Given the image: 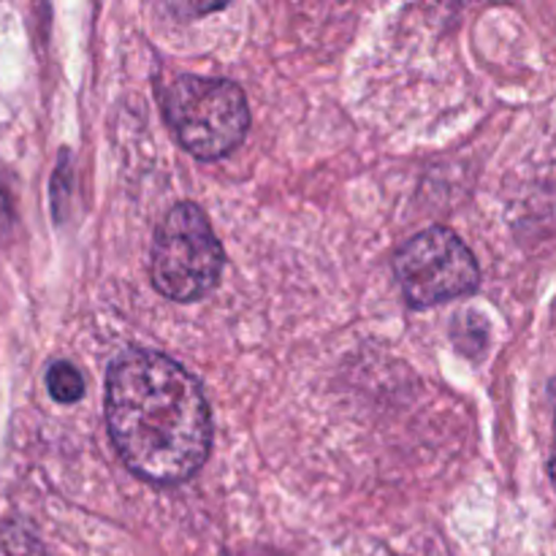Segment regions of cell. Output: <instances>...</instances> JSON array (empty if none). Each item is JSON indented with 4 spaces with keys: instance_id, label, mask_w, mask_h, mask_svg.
I'll use <instances>...</instances> for the list:
<instances>
[{
    "instance_id": "cell-6",
    "label": "cell",
    "mask_w": 556,
    "mask_h": 556,
    "mask_svg": "<svg viewBox=\"0 0 556 556\" xmlns=\"http://www.w3.org/2000/svg\"><path fill=\"white\" fill-rule=\"evenodd\" d=\"M0 556H52L30 530L20 525L0 527Z\"/></svg>"
},
{
    "instance_id": "cell-8",
    "label": "cell",
    "mask_w": 556,
    "mask_h": 556,
    "mask_svg": "<svg viewBox=\"0 0 556 556\" xmlns=\"http://www.w3.org/2000/svg\"><path fill=\"white\" fill-rule=\"evenodd\" d=\"M237 556H286V554H280V552H271V548H250V552H244V554H237Z\"/></svg>"
},
{
    "instance_id": "cell-4",
    "label": "cell",
    "mask_w": 556,
    "mask_h": 556,
    "mask_svg": "<svg viewBox=\"0 0 556 556\" xmlns=\"http://www.w3.org/2000/svg\"><path fill=\"white\" fill-rule=\"evenodd\" d=\"M396 277L413 307H434L472 293L481 282L476 255L448 228H427L396 253Z\"/></svg>"
},
{
    "instance_id": "cell-5",
    "label": "cell",
    "mask_w": 556,
    "mask_h": 556,
    "mask_svg": "<svg viewBox=\"0 0 556 556\" xmlns=\"http://www.w3.org/2000/svg\"><path fill=\"white\" fill-rule=\"evenodd\" d=\"M47 389L54 402H60V405H74V402H79L85 396V378H81V372L74 364L58 362L49 367Z\"/></svg>"
},
{
    "instance_id": "cell-1",
    "label": "cell",
    "mask_w": 556,
    "mask_h": 556,
    "mask_svg": "<svg viewBox=\"0 0 556 556\" xmlns=\"http://www.w3.org/2000/svg\"><path fill=\"white\" fill-rule=\"evenodd\" d=\"M106 427L125 465L150 483H182L212 448V416L193 375L174 358L128 351L106 372Z\"/></svg>"
},
{
    "instance_id": "cell-3",
    "label": "cell",
    "mask_w": 556,
    "mask_h": 556,
    "mask_svg": "<svg viewBox=\"0 0 556 556\" xmlns=\"http://www.w3.org/2000/svg\"><path fill=\"white\" fill-rule=\"evenodd\" d=\"M223 261L220 239L201 206L182 201L166 212L152 239V286L174 302H195L217 286Z\"/></svg>"
},
{
    "instance_id": "cell-7",
    "label": "cell",
    "mask_w": 556,
    "mask_h": 556,
    "mask_svg": "<svg viewBox=\"0 0 556 556\" xmlns=\"http://www.w3.org/2000/svg\"><path fill=\"white\" fill-rule=\"evenodd\" d=\"M548 400H552V410H554V443H552V456H548V481H552L556 492V378H552V383H548Z\"/></svg>"
},
{
    "instance_id": "cell-2",
    "label": "cell",
    "mask_w": 556,
    "mask_h": 556,
    "mask_svg": "<svg viewBox=\"0 0 556 556\" xmlns=\"http://www.w3.org/2000/svg\"><path fill=\"white\" fill-rule=\"evenodd\" d=\"M166 114L179 144L201 161L237 150L250 128L242 87L210 76H177L166 90Z\"/></svg>"
}]
</instances>
